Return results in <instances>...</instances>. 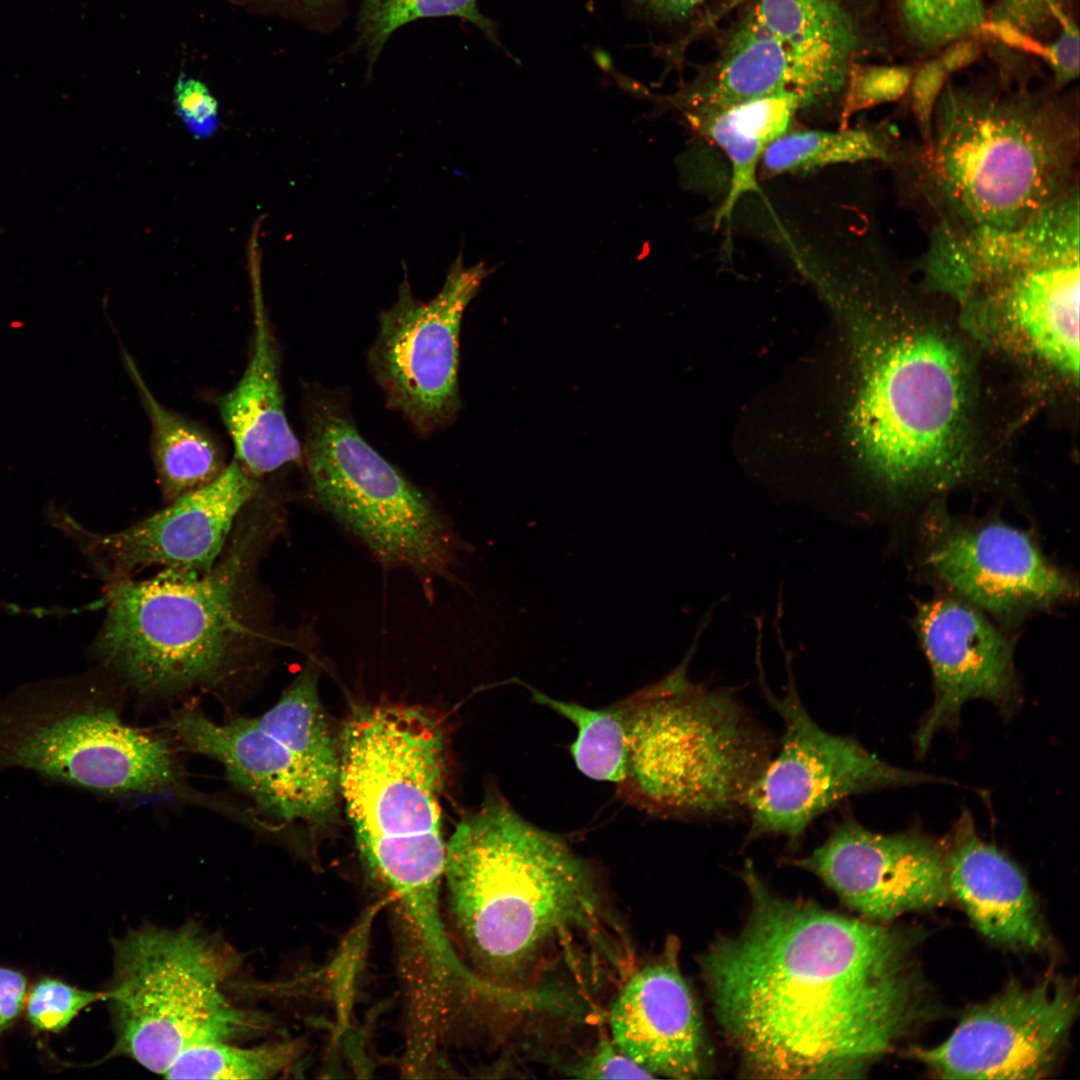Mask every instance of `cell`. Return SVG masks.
I'll return each instance as SVG.
<instances>
[{
	"mask_svg": "<svg viewBox=\"0 0 1080 1080\" xmlns=\"http://www.w3.org/2000/svg\"><path fill=\"white\" fill-rule=\"evenodd\" d=\"M744 926L701 969L751 1077L856 1078L923 1018L914 935L776 895L751 862Z\"/></svg>",
	"mask_w": 1080,
	"mask_h": 1080,
	"instance_id": "1",
	"label": "cell"
},
{
	"mask_svg": "<svg viewBox=\"0 0 1080 1080\" xmlns=\"http://www.w3.org/2000/svg\"><path fill=\"white\" fill-rule=\"evenodd\" d=\"M444 879L466 948L498 989L554 993L540 986L546 971L582 940L615 952L607 932L618 927L594 866L496 793L456 826Z\"/></svg>",
	"mask_w": 1080,
	"mask_h": 1080,
	"instance_id": "2",
	"label": "cell"
},
{
	"mask_svg": "<svg viewBox=\"0 0 1080 1080\" xmlns=\"http://www.w3.org/2000/svg\"><path fill=\"white\" fill-rule=\"evenodd\" d=\"M283 523L280 504L261 495L207 573L112 582L98 641L105 666L139 695L171 698L216 690L257 665L278 639L256 571Z\"/></svg>",
	"mask_w": 1080,
	"mask_h": 1080,
	"instance_id": "3",
	"label": "cell"
},
{
	"mask_svg": "<svg viewBox=\"0 0 1080 1080\" xmlns=\"http://www.w3.org/2000/svg\"><path fill=\"white\" fill-rule=\"evenodd\" d=\"M892 164L935 225L1011 229L1079 190L1078 116L1026 89L947 82L930 148L901 146Z\"/></svg>",
	"mask_w": 1080,
	"mask_h": 1080,
	"instance_id": "4",
	"label": "cell"
},
{
	"mask_svg": "<svg viewBox=\"0 0 1080 1080\" xmlns=\"http://www.w3.org/2000/svg\"><path fill=\"white\" fill-rule=\"evenodd\" d=\"M338 749L339 792L364 862L396 896L432 968H453L458 956L439 901L446 858L439 724L415 707H361L344 724Z\"/></svg>",
	"mask_w": 1080,
	"mask_h": 1080,
	"instance_id": "5",
	"label": "cell"
},
{
	"mask_svg": "<svg viewBox=\"0 0 1080 1080\" xmlns=\"http://www.w3.org/2000/svg\"><path fill=\"white\" fill-rule=\"evenodd\" d=\"M696 644L662 679L616 703L626 735L618 791L657 816L735 815L771 759L769 738L728 689L689 679Z\"/></svg>",
	"mask_w": 1080,
	"mask_h": 1080,
	"instance_id": "6",
	"label": "cell"
},
{
	"mask_svg": "<svg viewBox=\"0 0 1080 1080\" xmlns=\"http://www.w3.org/2000/svg\"><path fill=\"white\" fill-rule=\"evenodd\" d=\"M859 344L850 431L872 480L896 501L961 482L967 385L956 347L919 327L869 332Z\"/></svg>",
	"mask_w": 1080,
	"mask_h": 1080,
	"instance_id": "7",
	"label": "cell"
},
{
	"mask_svg": "<svg viewBox=\"0 0 1080 1080\" xmlns=\"http://www.w3.org/2000/svg\"><path fill=\"white\" fill-rule=\"evenodd\" d=\"M113 951L104 991L115 1038L108 1057L125 1056L164 1075L190 1047L265 1029L263 1016L229 997L238 953L196 923L129 929Z\"/></svg>",
	"mask_w": 1080,
	"mask_h": 1080,
	"instance_id": "8",
	"label": "cell"
},
{
	"mask_svg": "<svg viewBox=\"0 0 1080 1080\" xmlns=\"http://www.w3.org/2000/svg\"><path fill=\"white\" fill-rule=\"evenodd\" d=\"M301 447L309 499L385 568L411 572L426 593L454 578L459 537L431 498L366 441L341 393H306Z\"/></svg>",
	"mask_w": 1080,
	"mask_h": 1080,
	"instance_id": "9",
	"label": "cell"
},
{
	"mask_svg": "<svg viewBox=\"0 0 1080 1080\" xmlns=\"http://www.w3.org/2000/svg\"><path fill=\"white\" fill-rule=\"evenodd\" d=\"M168 726L193 752L220 763L229 780L281 821L321 822L339 792V749L308 663L266 712L216 723L200 709L172 712Z\"/></svg>",
	"mask_w": 1080,
	"mask_h": 1080,
	"instance_id": "10",
	"label": "cell"
},
{
	"mask_svg": "<svg viewBox=\"0 0 1080 1080\" xmlns=\"http://www.w3.org/2000/svg\"><path fill=\"white\" fill-rule=\"evenodd\" d=\"M960 290L981 289L1040 359L1079 371V190L1020 226L975 228L956 242Z\"/></svg>",
	"mask_w": 1080,
	"mask_h": 1080,
	"instance_id": "11",
	"label": "cell"
},
{
	"mask_svg": "<svg viewBox=\"0 0 1080 1080\" xmlns=\"http://www.w3.org/2000/svg\"><path fill=\"white\" fill-rule=\"evenodd\" d=\"M913 567L938 593L958 598L1004 630L1078 597L1072 574L1050 559L1030 529L931 503L916 515Z\"/></svg>",
	"mask_w": 1080,
	"mask_h": 1080,
	"instance_id": "12",
	"label": "cell"
},
{
	"mask_svg": "<svg viewBox=\"0 0 1080 1080\" xmlns=\"http://www.w3.org/2000/svg\"><path fill=\"white\" fill-rule=\"evenodd\" d=\"M758 659L765 697L784 730L778 754L768 761L745 800L749 839L784 836L797 845L816 818L853 795L944 781L893 766L855 739L826 731L803 705L790 662H786V691L776 697L765 684Z\"/></svg>",
	"mask_w": 1080,
	"mask_h": 1080,
	"instance_id": "13",
	"label": "cell"
},
{
	"mask_svg": "<svg viewBox=\"0 0 1080 1080\" xmlns=\"http://www.w3.org/2000/svg\"><path fill=\"white\" fill-rule=\"evenodd\" d=\"M489 272L483 264L455 265L429 302L414 298L406 285L380 314L368 352L370 371L387 405L422 435L446 427L461 409V322Z\"/></svg>",
	"mask_w": 1080,
	"mask_h": 1080,
	"instance_id": "14",
	"label": "cell"
},
{
	"mask_svg": "<svg viewBox=\"0 0 1080 1080\" xmlns=\"http://www.w3.org/2000/svg\"><path fill=\"white\" fill-rule=\"evenodd\" d=\"M5 766L108 794L161 792L178 778L163 739L99 706L13 725L0 740V767Z\"/></svg>",
	"mask_w": 1080,
	"mask_h": 1080,
	"instance_id": "15",
	"label": "cell"
},
{
	"mask_svg": "<svg viewBox=\"0 0 1080 1080\" xmlns=\"http://www.w3.org/2000/svg\"><path fill=\"white\" fill-rule=\"evenodd\" d=\"M1078 1004L1062 978L1013 982L967 1011L943 1042L911 1056L946 1079H1039L1055 1066Z\"/></svg>",
	"mask_w": 1080,
	"mask_h": 1080,
	"instance_id": "16",
	"label": "cell"
},
{
	"mask_svg": "<svg viewBox=\"0 0 1080 1080\" xmlns=\"http://www.w3.org/2000/svg\"><path fill=\"white\" fill-rule=\"evenodd\" d=\"M844 87L827 46L798 18L764 1L749 2L705 78L670 98L686 116L747 100L790 95L801 107Z\"/></svg>",
	"mask_w": 1080,
	"mask_h": 1080,
	"instance_id": "17",
	"label": "cell"
},
{
	"mask_svg": "<svg viewBox=\"0 0 1080 1080\" xmlns=\"http://www.w3.org/2000/svg\"><path fill=\"white\" fill-rule=\"evenodd\" d=\"M793 864L814 874L869 921L889 922L951 897L945 842L920 830L879 833L849 816Z\"/></svg>",
	"mask_w": 1080,
	"mask_h": 1080,
	"instance_id": "18",
	"label": "cell"
},
{
	"mask_svg": "<svg viewBox=\"0 0 1080 1080\" xmlns=\"http://www.w3.org/2000/svg\"><path fill=\"white\" fill-rule=\"evenodd\" d=\"M913 629L929 664L934 698L915 733L919 755L935 735L954 727L972 700L1010 716L1020 700L1014 643L1008 632L974 606L938 593L918 604Z\"/></svg>",
	"mask_w": 1080,
	"mask_h": 1080,
	"instance_id": "19",
	"label": "cell"
},
{
	"mask_svg": "<svg viewBox=\"0 0 1080 1080\" xmlns=\"http://www.w3.org/2000/svg\"><path fill=\"white\" fill-rule=\"evenodd\" d=\"M259 481L236 459L211 482L135 524L92 537V551L112 581L149 567L199 576L215 565Z\"/></svg>",
	"mask_w": 1080,
	"mask_h": 1080,
	"instance_id": "20",
	"label": "cell"
},
{
	"mask_svg": "<svg viewBox=\"0 0 1080 1080\" xmlns=\"http://www.w3.org/2000/svg\"><path fill=\"white\" fill-rule=\"evenodd\" d=\"M608 1020L614 1044L654 1078L687 1080L705 1072L700 1015L676 942L626 979Z\"/></svg>",
	"mask_w": 1080,
	"mask_h": 1080,
	"instance_id": "21",
	"label": "cell"
},
{
	"mask_svg": "<svg viewBox=\"0 0 1080 1080\" xmlns=\"http://www.w3.org/2000/svg\"><path fill=\"white\" fill-rule=\"evenodd\" d=\"M946 845L951 896L965 909L977 930L1001 946L1040 951L1048 934L1021 869L977 833L963 812Z\"/></svg>",
	"mask_w": 1080,
	"mask_h": 1080,
	"instance_id": "22",
	"label": "cell"
},
{
	"mask_svg": "<svg viewBox=\"0 0 1080 1080\" xmlns=\"http://www.w3.org/2000/svg\"><path fill=\"white\" fill-rule=\"evenodd\" d=\"M253 350L238 383L218 399L236 460L254 477L301 464L302 447L286 416L279 357L262 300L256 293Z\"/></svg>",
	"mask_w": 1080,
	"mask_h": 1080,
	"instance_id": "23",
	"label": "cell"
},
{
	"mask_svg": "<svg viewBox=\"0 0 1080 1080\" xmlns=\"http://www.w3.org/2000/svg\"><path fill=\"white\" fill-rule=\"evenodd\" d=\"M125 363L150 420L152 458L164 497L172 502L214 480L227 466L217 441L159 403L127 354Z\"/></svg>",
	"mask_w": 1080,
	"mask_h": 1080,
	"instance_id": "24",
	"label": "cell"
},
{
	"mask_svg": "<svg viewBox=\"0 0 1080 1080\" xmlns=\"http://www.w3.org/2000/svg\"><path fill=\"white\" fill-rule=\"evenodd\" d=\"M702 134L719 146L731 164L727 197L715 215V224L729 220L738 200L758 191L757 170L769 144L784 134L782 108L770 98H756L688 118Z\"/></svg>",
	"mask_w": 1080,
	"mask_h": 1080,
	"instance_id": "25",
	"label": "cell"
},
{
	"mask_svg": "<svg viewBox=\"0 0 1080 1080\" xmlns=\"http://www.w3.org/2000/svg\"><path fill=\"white\" fill-rule=\"evenodd\" d=\"M1071 0H997L985 28L1007 45L1040 57L1058 85L1077 77L1079 35Z\"/></svg>",
	"mask_w": 1080,
	"mask_h": 1080,
	"instance_id": "26",
	"label": "cell"
},
{
	"mask_svg": "<svg viewBox=\"0 0 1080 1080\" xmlns=\"http://www.w3.org/2000/svg\"><path fill=\"white\" fill-rule=\"evenodd\" d=\"M897 146L888 136L864 128L787 131L767 146L759 167L766 176H776L842 163H892Z\"/></svg>",
	"mask_w": 1080,
	"mask_h": 1080,
	"instance_id": "27",
	"label": "cell"
},
{
	"mask_svg": "<svg viewBox=\"0 0 1080 1080\" xmlns=\"http://www.w3.org/2000/svg\"><path fill=\"white\" fill-rule=\"evenodd\" d=\"M513 681L526 687L536 703L559 713L576 726L577 736L570 746V753L583 775L597 781L621 783L625 774L626 735L616 703L591 709L551 698L523 681Z\"/></svg>",
	"mask_w": 1080,
	"mask_h": 1080,
	"instance_id": "28",
	"label": "cell"
},
{
	"mask_svg": "<svg viewBox=\"0 0 1080 1080\" xmlns=\"http://www.w3.org/2000/svg\"><path fill=\"white\" fill-rule=\"evenodd\" d=\"M295 1040L241 1047L215 1041L188 1048L163 1076L169 1079H268L288 1070L300 1057Z\"/></svg>",
	"mask_w": 1080,
	"mask_h": 1080,
	"instance_id": "29",
	"label": "cell"
},
{
	"mask_svg": "<svg viewBox=\"0 0 1080 1080\" xmlns=\"http://www.w3.org/2000/svg\"><path fill=\"white\" fill-rule=\"evenodd\" d=\"M440 16L467 20L499 44L495 23L479 11L477 0H365L360 23L364 40L377 55L396 29L420 18Z\"/></svg>",
	"mask_w": 1080,
	"mask_h": 1080,
	"instance_id": "30",
	"label": "cell"
},
{
	"mask_svg": "<svg viewBox=\"0 0 1080 1080\" xmlns=\"http://www.w3.org/2000/svg\"><path fill=\"white\" fill-rule=\"evenodd\" d=\"M987 0H896L909 39L926 50L942 48L982 28Z\"/></svg>",
	"mask_w": 1080,
	"mask_h": 1080,
	"instance_id": "31",
	"label": "cell"
},
{
	"mask_svg": "<svg viewBox=\"0 0 1080 1080\" xmlns=\"http://www.w3.org/2000/svg\"><path fill=\"white\" fill-rule=\"evenodd\" d=\"M912 73L902 66H851L841 111V128L862 110L895 102L909 89Z\"/></svg>",
	"mask_w": 1080,
	"mask_h": 1080,
	"instance_id": "32",
	"label": "cell"
},
{
	"mask_svg": "<svg viewBox=\"0 0 1080 1080\" xmlns=\"http://www.w3.org/2000/svg\"><path fill=\"white\" fill-rule=\"evenodd\" d=\"M105 999L104 991H88L44 977L34 984L26 998V1015L39 1030L56 1033L64 1029L83 1008Z\"/></svg>",
	"mask_w": 1080,
	"mask_h": 1080,
	"instance_id": "33",
	"label": "cell"
},
{
	"mask_svg": "<svg viewBox=\"0 0 1080 1080\" xmlns=\"http://www.w3.org/2000/svg\"><path fill=\"white\" fill-rule=\"evenodd\" d=\"M174 105L178 117L194 137L205 139L214 135L219 123L218 104L202 82L181 74L174 89Z\"/></svg>",
	"mask_w": 1080,
	"mask_h": 1080,
	"instance_id": "34",
	"label": "cell"
},
{
	"mask_svg": "<svg viewBox=\"0 0 1080 1080\" xmlns=\"http://www.w3.org/2000/svg\"><path fill=\"white\" fill-rule=\"evenodd\" d=\"M948 74L938 59H933L912 73L909 93L912 115L919 131L920 148H930L933 118L937 103L947 84Z\"/></svg>",
	"mask_w": 1080,
	"mask_h": 1080,
	"instance_id": "35",
	"label": "cell"
},
{
	"mask_svg": "<svg viewBox=\"0 0 1080 1080\" xmlns=\"http://www.w3.org/2000/svg\"><path fill=\"white\" fill-rule=\"evenodd\" d=\"M570 1073L584 1079H651L652 1074L624 1054L610 1040H602Z\"/></svg>",
	"mask_w": 1080,
	"mask_h": 1080,
	"instance_id": "36",
	"label": "cell"
},
{
	"mask_svg": "<svg viewBox=\"0 0 1080 1080\" xmlns=\"http://www.w3.org/2000/svg\"><path fill=\"white\" fill-rule=\"evenodd\" d=\"M707 0H629L632 12L641 18L668 24L689 19Z\"/></svg>",
	"mask_w": 1080,
	"mask_h": 1080,
	"instance_id": "37",
	"label": "cell"
},
{
	"mask_svg": "<svg viewBox=\"0 0 1080 1080\" xmlns=\"http://www.w3.org/2000/svg\"><path fill=\"white\" fill-rule=\"evenodd\" d=\"M26 990L27 979L21 972L0 967V1035L21 1013Z\"/></svg>",
	"mask_w": 1080,
	"mask_h": 1080,
	"instance_id": "38",
	"label": "cell"
},
{
	"mask_svg": "<svg viewBox=\"0 0 1080 1080\" xmlns=\"http://www.w3.org/2000/svg\"><path fill=\"white\" fill-rule=\"evenodd\" d=\"M943 48L938 60L948 75L968 67L976 60L980 52L979 44L970 36L954 40Z\"/></svg>",
	"mask_w": 1080,
	"mask_h": 1080,
	"instance_id": "39",
	"label": "cell"
},
{
	"mask_svg": "<svg viewBox=\"0 0 1080 1080\" xmlns=\"http://www.w3.org/2000/svg\"><path fill=\"white\" fill-rule=\"evenodd\" d=\"M301 1L308 4V5H311V6H319V5L327 2L328 0H301Z\"/></svg>",
	"mask_w": 1080,
	"mask_h": 1080,
	"instance_id": "40",
	"label": "cell"
},
{
	"mask_svg": "<svg viewBox=\"0 0 1080 1080\" xmlns=\"http://www.w3.org/2000/svg\"><path fill=\"white\" fill-rule=\"evenodd\" d=\"M741 1H743V0H741ZM744 1H748V0H744Z\"/></svg>",
	"mask_w": 1080,
	"mask_h": 1080,
	"instance_id": "41",
	"label": "cell"
}]
</instances>
